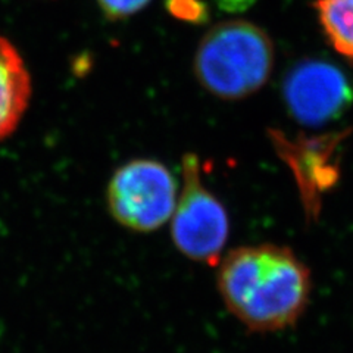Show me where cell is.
I'll return each mask as SVG.
<instances>
[{
    "mask_svg": "<svg viewBox=\"0 0 353 353\" xmlns=\"http://www.w3.org/2000/svg\"><path fill=\"white\" fill-rule=\"evenodd\" d=\"M168 12L180 21L202 24L208 19V8L202 0H167Z\"/></svg>",
    "mask_w": 353,
    "mask_h": 353,
    "instance_id": "cell-9",
    "label": "cell"
},
{
    "mask_svg": "<svg viewBox=\"0 0 353 353\" xmlns=\"http://www.w3.org/2000/svg\"><path fill=\"white\" fill-rule=\"evenodd\" d=\"M315 9L328 41L353 59V0H316Z\"/></svg>",
    "mask_w": 353,
    "mask_h": 353,
    "instance_id": "cell-7",
    "label": "cell"
},
{
    "mask_svg": "<svg viewBox=\"0 0 353 353\" xmlns=\"http://www.w3.org/2000/svg\"><path fill=\"white\" fill-rule=\"evenodd\" d=\"M218 292L228 311L250 331L293 325L311 296V272L284 246L262 243L230 250L219 261Z\"/></svg>",
    "mask_w": 353,
    "mask_h": 353,
    "instance_id": "cell-1",
    "label": "cell"
},
{
    "mask_svg": "<svg viewBox=\"0 0 353 353\" xmlns=\"http://www.w3.org/2000/svg\"><path fill=\"white\" fill-rule=\"evenodd\" d=\"M274 65L272 43L261 27L248 21L219 22L199 43L193 72L208 93L239 101L268 81Z\"/></svg>",
    "mask_w": 353,
    "mask_h": 353,
    "instance_id": "cell-2",
    "label": "cell"
},
{
    "mask_svg": "<svg viewBox=\"0 0 353 353\" xmlns=\"http://www.w3.org/2000/svg\"><path fill=\"white\" fill-rule=\"evenodd\" d=\"M183 184L170 219L171 240L187 259L215 265L230 236V219L223 202L202 179L201 161L185 153L181 161Z\"/></svg>",
    "mask_w": 353,
    "mask_h": 353,
    "instance_id": "cell-3",
    "label": "cell"
},
{
    "mask_svg": "<svg viewBox=\"0 0 353 353\" xmlns=\"http://www.w3.org/2000/svg\"><path fill=\"white\" fill-rule=\"evenodd\" d=\"M179 184L167 165L139 158L117 168L106 187L109 214L136 233H152L172 216Z\"/></svg>",
    "mask_w": 353,
    "mask_h": 353,
    "instance_id": "cell-4",
    "label": "cell"
},
{
    "mask_svg": "<svg viewBox=\"0 0 353 353\" xmlns=\"http://www.w3.org/2000/svg\"><path fill=\"white\" fill-rule=\"evenodd\" d=\"M283 94L292 117L311 127L339 118L353 101L347 77L324 61L296 65L284 81Z\"/></svg>",
    "mask_w": 353,
    "mask_h": 353,
    "instance_id": "cell-5",
    "label": "cell"
},
{
    "mask_svg": "<svg viewBox=\"0 0 353 353\" xmlns=\"http://www.w3.org/2000/svg\"><path fill=\"white\" fill-rule=\"evenodd\" d=\"M152 0H96L99 9L109 21H123L141 12Z\"/></svg>",
    "mask_w": 353,
    "mask_h": 353,
    "instance_id": "cell-8",
    "label": "cell"
},
{
    "mask_svg": "<svg viewBox=\"0 0 353 353\" xmlns=\"http://www.w3.org/2000/svg\"><path fill=\"white\" fill-rule=\"evenodd\" d=\"M214 2L228 12H240V10L248 9L255 0H214Z\"/></svg>",
    "mask_w": 353,
    "mask_h": 353,
    "instance_id": "cell-10",
    "label": "cell"
},
{
    "mask_svg": "<svg viewBox=\"0 0 353 353\" xmlns=\"http://www.w3.org/2000/svg\"><path fill=\"white\" fill-rule=\"evenodd\" d=\"M31 97L24 59L9 40L0 37V141L17 130Z\"/></svg>",
    "mask_w": 353,
    "mask_h": 353,
    "instance_id": "cell-6",
    "label": "cell"
}]
</instances>
